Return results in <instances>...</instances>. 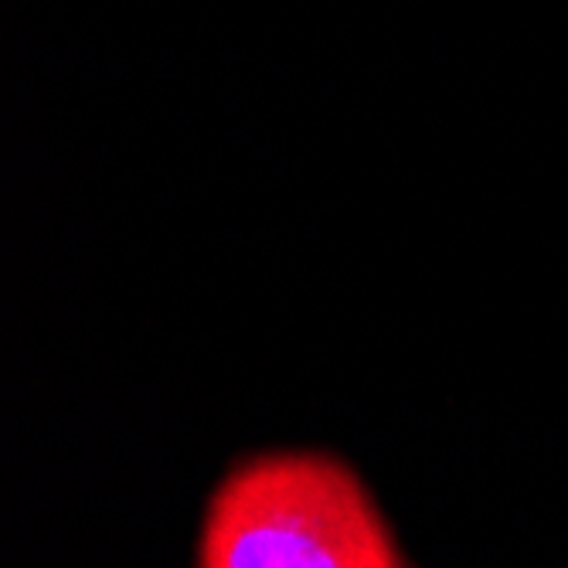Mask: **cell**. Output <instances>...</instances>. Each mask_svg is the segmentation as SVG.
Returning <instances> with one entry per match:
<instances>
[{
	"label": "cell",
	"instance_id": "cell-1",
	"mask_svg": "<svg viewBox=\"0 0 568 568\" xmlns=\"http://www.w3.org/2000/svg\"><path fill=\"white\" fill-rule=\"evenodd\" d=\"M201 568H398L408 565L375 494L324 449L252 453L204 504Z\"/></svg>",
	"mask_w": 568,
	"mask_h": 568
}]
</instances>
